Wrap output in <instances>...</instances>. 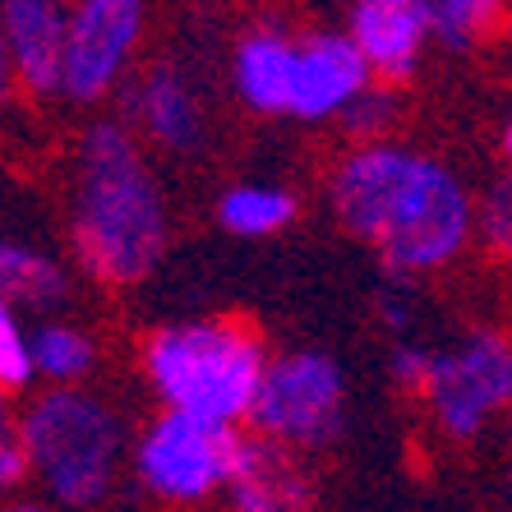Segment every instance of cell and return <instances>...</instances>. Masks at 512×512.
<instances>
[{
	"instance_id": "obj_1",
	"label": "cell",
	"mask_w": 512,
	"mask_h": 512,
	"mask_svg": "<svg viewBox=\"0 0 512 512\" xmlns=\"http://www.w3.org/2000/svg\"><path fill=\"white\" fill-rule=\"evenodd\" d=\"M333 203L346 227L374 240L397 273L448 263L471 227V208L453 171L402 148H360L346 157Z\"/></svg>"
},
{
	"instance_id": "obj_2",
	"label": "cell",
	"mask_w": 512,
	"mask_h": 512,
	"mask_svg": "<svg viewBox=\"0 0 512 512\" xmlns=\"http://www.w3.org/2000/svg\"><path fill=\"white\" fill-rule=\"evenodd\" d=\"M79 245L107 282H134L162 250V194L116 125H97L84 143Z\"/></svg>"
},
{
	"instance_id": "obj_3",
	"label": "cell",
	"mask_w": 512,
	"mask_h": 512,
	"mask_svg": "<svg viewBox=\"0 0 512 512\" xmlns=\"http://www.w3.org/2000/svg\"><path fill=\"white\" fill-rule=\"evenodd\" d=\"M148 374L171 411L208 425H231L254 402L263 379V351L236 323H190L148 342Z\"/></svg>"
},
{
	"instance_id": "obj_4",
	"label": "cell",
	"mask_w": 512,
	"mask_h": 512,
	"mask_svg": "<svg viewBox=\"0 0 512 512\" xmlns=\"http://www.w3.org/2000/svg\"><path fill=\"white\" fill-rule=\"evenodd\" d=\"M19 448L56 499L88 508L111 485L120 420L84 393H51L47 402L28 411L24 429H19Z\"/></svg>"
},
{
	"instance_id": "obj_5",
	"label": "cell",
	"mask_w": 512,
	"mask_h": 512,
	"mask_svg": "<svg viewBox=\"0 0 512 512\" xmlns=\"http://www.w3.org/2000/svg\"><path fill=\"white\" fill-rule=\"evenodd\" d=\"M245 416L286 443H328L342 425V370L328 356H286L263 365L254 402Z\"/></svg>"
},
{
	"instance_id": "obj_6",
	"label": "cell",
	"mask_w": 512,
	"mask_h": 512,
	"mask_svg": "<svg viewBox=\"0 0 512 512\" xmlns=\"http://www.w3.org/2000/svg\"><path fill=\"white\" fill-rule=\"evenodd\" d=\"M236 434L231 425H208L194 416H162L139 448L143 485L176 503H194L213 494L231 476V457H236Z\"/></svg>"
},
{
	"instance_id": "obj_7",
	"label": "cell",
	"mask_w": 512,
	"mask_h": 512,
	"mask_svg": "<svg viewBox=\"0 0 512 512\" xmlns=\"http://www.w3.org/2000/svg\"><path fill=\"white\" fill-rule=\"evenodd\" d=\"M143 14L134 0H88L65 19V56H60V88L74 102L102 97L125 70L139 42Z\"/></svg>"
},
{
	"instance_id": "obj_8",
	"label": "cell",
	"mask_w": 512,
	"mask_h": 512,
	"mask_svg": "<svg viewBox=\"0 0 512 512\" xmlns=\"http://www.w3.org/2000/svg\"><path fill=\"white\" fill-rule=\"evenodd\" d=\"M425 383L443 429L457 434V439H471V434H480L489 411H499L512 388L508 346L499 337H476V342H466L453 356L429 360Z\"/></svg>"
},
{
	"instance_id": "obj_9",
	"label": "cell",
	"mask_w": 512,
	"mask_h": 512,
	"mask_svg": "<svg viewBox=\"0 0 512 512\" xmlns=\"http://www.w3.org/2000/svg\"><path fill=\"white\" fill-rule=\"evenodd\" d=\"M365 84H370V70L356 56V47L346 37L323 33L310 47H296V79H291V107L286 111H296L305 120L333 116V111L351 107L365 93Z\"/></svg>"
},
{
	"instance_id": "obj_10",
	"label": "cell",
	"mask_w": 512,
	"mask_h": 512,
	"mask_svg": "<svg viewBox=\"0 0 512 512\" xmlns=\"http://www.w3.org/2000/svg\"><path fill=\"white\" fill-rule=\"evenodd\" d=\"M65 19L70 10L47 0H10L0 10V42L10 56V70L33 93L60 88V56H65Z\"/></svg>"
},
{
	"instance_id": "obj_11",
	"label": "cell",
	"mask_w": 512,
	"mask_h": 512,
	"mask_svg": "<svg viewBox=\"0 0 512 512\" xmlns=\"http://www.w3.org/2000/svg\"><path fill=\"white\" fill-rule=\"evenodd\" d=\"M365 70H379L388 79H402L416 65V51L425 42V5L416 0H365L351 10V37H346Z\"/></svg>"
},
{
	"instance_id": "obj_12",
	"label": "cell",
	"mask_w": 512,
	"mask_h": 512,
	"mask_svg": "<svg viewBox=\"0 0 512 512\" xmlns=\"http://www.w3.org/2000/svg\"><path fill=\"white\" fill-rule=\"evenodd\" d=\"M231 503L236 512H310V485L291 457L263 439H240L231 457Z\"/></svg>"
},
{
	"instance_id": "obj_13",
	"label": "cell",
	"mask_w": 512,
	"mask_h": 512,
	"mask_svg": "<svg viewBox=\"0 0 512 512\" xmlns=\"http://www.w3.org/2000/svg\"><path fill=\"white\" fill-rule=\"evenodd\" d=\"M291 79H296V47L277 33L250 37L236 56V84L259 111L291 107Z\"/></svg>"
},
{
	"instance_id": "obj_14",
	"label": "cell",
	"mask_w": 512,
	"mask_h": 512,
	"mask_svg": "<svg viewBox=\"0 0 512 512\" xmlns=\"http://www.w3.org/2000/svg\"><path fill=\"white\" fill-rule=\"evenodd\" d=\"M139 116L153 139H162L167 148H180V153L203 139L199 102H194V93L180 84L171 70L148 74V84H143V93H139Z\"/></svg>"
},
{
	"instance_id": "obj_15",
	"label": "cell",
	"mask_w": 512,
	"mask_h": 512,
	"mask_svg": "<svg viewBox=\"0 0 512 512\" xmlns=\"http://www.w3.org/2000/svg\"><path fill=\"white\" fill-rule=\"evenodd\" d=\"M291 213H296V203L282 190H254V185H245V190H231L222 199V222L231 231H240V236H268V231L286 227Z\"/></svg>"
},
{
	"instance_id": "obj_16",
	"label": "cell",
	"mask_w": 512,
	"mask_h": 512,
	"mask_svg": "<svg viewBox=\"0 0 512 512\" xmlns=\"http://www.w3.org/2000/svg\"><path fill=\"white\" fill-rule=\"evenodd\" d=\"M0 291L28 296L42 305V300H60L65 277H60L56 263L37 259V254L24 250V245H5V240H0Z\"/></svg>"
},
{
	"instance_id": "obj_17",
	"label": "cell",
	"mask_w": 512,
	"mask_h": 512,
	"mask_svg": "<svg viewBox=\"0 0 512 512\" xmlns=\"http://www.w3.org/2000/svg\"><path fill=\"white\" fill-rule=\"evenodd\" d=\"M28 360H33V370L51 374V379H79L93 365V346L74 328H42L28 342Z\"/></svg>"
},
{
	"instance_id": "obj_18",
	"label": "cell",
	"mask_w": 512,
	"mask_h": 512,
	"mask_svg": "<svg viewBox=\"0 0 512 512\" xmlns=\"http://www.w3.org/2000/svg\"><path fill=\"white\" fill-rule=\"evenodd\" d=\"M489 14L494 10L485 0H434V5H425V28H434L448 42H471L476 28H485Z\"/></svg>"
},
{
	"instance_id": "obj_19",
	"label": "cell",
	"mask_w": 512,
	"mask_h": 512,
	"mask_svg": "<svg viewBox=\"0 0 512 512\" xmlns=\"http://www.w3.org/2000/svg\"><path fill=\"white\" fill-rule=\"evenodd\" d=\"M33 379V360H28V342L14 323L10 300L0 296V388H24Z\"/></svg>"
},
{
	"instance_id": "obj_20",
	"label": "cell",
	"mask_w": 512,
	"mask_h": 512,
	"mask_svg": "<svg viewBox=\"0 0 512 512\" xmlns=\"http://www.w3.org/2000/svg\"><path fill=\"white\" fill-rule=\"evenodd\" d=\"M19 471H24V448H19V429H14L10 411H5V402H0V489L14 485V480H19Z\"/></svg>"
},
{
	"instance_id": "obj_21",
	"label": "cell",
	"mask_w": 512,
	"mask_h": 512,
	"mask_svg": "<svg viewBox=\"0 0 512 512\" xmlns=\"http://www.w3.org/2000/svg\"><path fill=\"white\" fill-rule=\"evenodd\" d=\"M512 203H508V185H499L494 190V199L485 203V236H489V245L494 250H503L508 245V236H512Z\"/></svg>"
},
{
	"instance_id": "obj_22",
	"label": "cell",
	"mask_w": 512,
	"mask_h": 512,
	"mask_svg": "<svg viewBox=\"0 0 512 512\" xmlns=\"http://www.w3.org/2000/svg\"><path fill=\"white\" fill-rule=\"evenodd\" d=\"M383 120H388V97H356L346 107V125L356 134H379Z\"/></svg>"
},
{
	"instance_id": "obj_23",
	"label": "cell",
	"mask_w": 512,
	"mask_h": 512,
	"mask_svg": "<svg viewBox=\"0 0 512 512\" xmlns=\"http://www.w3.org/2000/svg\"><path fill=\"white\" fill-rule=\"evenodd\" d=\"M397 379L402 383H420L425 379V370H429V356H420V351H411V346H402V351H397Z\"/></svg>"
},
{
	"instance_id": "obj_24",
	"label": "cell",
	"mask_w": 512,
	"mask_h": 512,
	"mask_svg": "<svg viewBox=\"0 0 512 512\" xmlns=\"http://www.w3.org/2000/svg\"><path fill=\"white\" fill-rule=\"evenodd\" d=\"M10 79H14V70H10V56H5V42H0V97L10 93Z\"/></svg>"
},
{
	"instance_id": "obj_25",
	"label": "cell",
	"mask_w": 512,
	"mask_h": 512,
	"mask_svg": "<svg viewBox=\"0 0 512 512\" xmlns=\"http://www.w3.org/2000/svg\"><path fill=\"white\" fill-rule=\"evenodd\" d=\"M383 314H388V319H393V323H402V319H406V314H402V305H393V300L383 305Z\"/></svg>"
},
{
	"instance_id": "obj_26",
	"label": "cell",
	"mask_w": 512,
	"mask_h": 512,
	"mask_svg": "<svg viewBox=\"0 0 512 512\" xmlns=\"http://www.w3.org/2000/svg\"><path fill=\"white\" fill-rule=\"evenodd\" d=\"M10 512H42V508H33V503H24V508H10Z\"/></svg>"
}]
</instances>
